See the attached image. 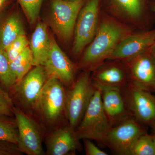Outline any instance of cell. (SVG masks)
<instances>
[{
    "label": "cell",
    "instance_id": "obj_9",
    "mask_svg": "<svg viewBox=\"0 0 155 155\" xmlns=\"http://www.w3.org/2000/svg\"><path fill=\"white\" fill-rule=\"evenodd\" d=\"M126 106L131 117L145 126L155 121V95L129 82L122 90Z\"/></svg>",
    "mask_w": 155,
    "mask_h": 155
},
{
    "label": "cell",
    "instance_id": "obj_10",
    "mask_svg": "<svg viewBox=\"0 0 155 155\" xmlns=\"http://www.w3.org/2000/svg\"><path fill=\"white\" fill-rule=\"evenodd\" d=\"M14 119L18 132L17 145L23 154L43 155L42 133L38 121L17 107L14 108Z\"/></svg>",
    "mask_w": 155,
    "mask_h": 155
},
{
    "label": "cell",
    "instance_id": "obj_28",
    "mask_svg": "<svg viewBox=\"0 0 155 155\" xmlns=\"http://www.w3.org/2000/svg\"><path fill=\"white\" fill-rule=\"evenodd\" d=\"M84 145L87 155H107V153L100 149L91 140L84 139Z\"/></svg>",
    "mask_w": 155,
    "mask_h": 155
},
{
    "label": "cell",
    "instance_id": "obj_22",
    "mask_svg": "<svg viewBox=\"0 0 155 155\" xmlns=\"http://www.w3.org/2000/svg\"><path fill=\"white\" fill-rule=\"evenodd\" d=\"M0 82L6 88L12 89L16 79L11 69L10 62L5 50L0 48Z\"/></svg>",
    "mask_w": 155,
    "mask_h": 155
},
{
    "label": "cell",
    "instance_id": "obj_13",
    "mask_svg": "<svg viewBox=\"0 0 155 155\" xmlns=\"http://www.w3.org/2000/svg\"><path fill=\"white\" fill-rule=\"evenodd\" d=\"M43 66L48 78L58 79L67 88L75 81L76 65L61 50L53 37L51 36L49 52Z\"/></svg>",
    "mask_w": 155,
    "mask_h": 155
},
{
    "label": "cell",
    "instance_id": "obj_4",
    "mask_svg": "<svg viewBox=\"0 0 155 155\" xmlns=\"http://www.w3.org/2000/svg\"><path fill=\"white\" fill-rule=\"evenodd\" d=\"M34 67L12 89L17 107L38 121L39 99L48 78L43 66Z\"/></svg>",
    "mask_w": 155,
    "mask_h": 155
},
{
    "label": "cell",
    "instance_id": "obj_2",
    "mask_svg": "<svg viewBox=\"0 0 155 155\" xmlns=\"http://www.w3.org/2000/svg\"><path fill=\"white\" fill-rule=\"evenodd\" d=\"M37 116L41 125L50 132L68 124L66 87L60 81L48 78L47 81L39 99Z\"/></svg>",
    "mask_w": 155,
    "mask_h": 155
},
{
    "label": "cell",
    "instance_id": "obj_26",
    "mask_svg": "<svg viewBox=\"0 0 155 155\" xmlns=\"http://www.w3.org/2000/svg\"><path fill=\"white\" fill-rule=\"evenodd\" d=\"M14 107L12 99L0 86V115L14 116Z\"/></svg>",
    "mask_w": 155,
    "mask_h": 155
},
{
    "label": "cell",
    "instance_id": "obj_32",
    "mask_svg": "<svg viewBox=\"0 0 155 155\" xmlns=\"http://www.w3.org/2000/svg\"><path fill=\"white\" fill-rule=\"evenodd\" d=\"M152 136L153 143L155 155V134L153 133L152 134Z\"/></svg>",
    "mask_w": 155,
    "mask_h": 155
},
{
    "label": "cell",
    "instance_id": "obj_19",
    "mask_svg": "<svg viewBox=\"0 0 155 155\" xmlns=\"http://www.w3.org/2000/svg\"><path fill=\"white\" fill-rule=\"evenodd\" d=\"M24 35L25 29L18 14L9 15L0 22V48L5 50L17 38Z\"/></svg>",
    "mask_w": 155,
    "mask_h": 155
},
{
    "label": "cell",
    "instance_id": "obj_6",
    "mask_svg": "<svg viewBox=\"0 0 155 155\" xmlns=\"http://www.w3.org/2000/svg\"><path fill=\"white\" fill-rule=\"evenodd\" d=\"M91 72L83 71L66 90V112L68 124L75 130L83 118L94 94V86Z\"/></svg>",
    "mask_w": 155,
    "mask_h": 155
},
{
    "label": "cell",
    "instance_id": "obj_29",
    "mask_svg": "<svg viewBox=\"0 0 155 155\" xmlns=\"http://www.w3.org/2000/svg\"><path fill=\"white\" fill-rule=\"evenodd\" d=\"M9 0H0V11L5 7Z\"/></svg>",
    "mask_w": 155,
    "mask_h": 155
},
{
    "label": "cell",
    "instance_id": "obj_1",
    "mask_svg": "<svg viewBox=\"0 0 155 155\" xmlns=\"http://www.w3.org/2000/svg\"><path fill=\"white\" fill-rule=\"evenodd\" d=\"M137 30L120 22L101 9L96 34L81 55L77 69L91 73L110 56L126 37Z\"/></svg>",
    "mask_w": 155,
    "mask_h": 155
},
{
    "label": "cell",
    "instance_id": "obj_11",
    "mask_svg": "<svg viewBox=\"0 0 155 155\" xmlns=\"http://www.w3.org/2000/svg\"><path fill=\"white\" fill-rule=\"evenodd\" d=\"M155 44L135 57L122 61L130 82L153 93H155Z\"/></svg>",
    "mask_w": 155,
    "mask_h": 155
},
{
    "label": "cell",
    "instance_id": "obj_21",
    "mask_svg": "<svg viewBox=\"0 0 155 155\" xmlns=\"http://www.w3.org/2000/svg\"><path fill=\"white\" fill-rule=\"evenodd\" d=\"M10 116L0 115V140L17 144L18 132L15 119Z\"/></svg>",
    "mask_w": 155,
    "mask_h": 155
},
{
    "label": "cell",
    "instance_id": "obj_31",
    "mask_svg": "<svg viewBox=\"0 0 155 155\" xmlns=\"http://www.w3.org/2000/svg\"><path fill=\"white\" fill-rule=\"evenodd\" d=\"M149 126L150 127L151 129L152 133L155 134V121L154 122H153L152 124H151L149 125Z\"/></svg>",
    "mask_w": 155,
    "mask_h": 155
},
{
    "label": "cell",
    "instance_id": "obj_15",
    "mask_svg": "<svg viewBox=\"0 0 155 155\" xmlns=\"http://www.w3.org/2000/svg\"><path fill=\"white\" fill-rule=\"evenodd\" d=\"M155 44V27L137 30L126 37L114 50L108 60L125 61L137 55Z\"/></svg>",
    "mask_w": 155,
    "mask_h": 155
},
{
    "label": "cell",
    "instance_id": "obj_12",
    "mask_svg": "<svg viewBox=\"0 0 155 155\" xmlns=\"http://www.w3.org/2000/svg\"><path fill=\"white\" fill-rule=\"evenodd\" d=\"M147 132L145 125L130 117L111 127L106 137L104 145L116 154L129 155L134 143Z\"/></svg>",
    "mask_w": 155,
    "mask_h": 155
},
{
    "label": "cell",
    "instance_id": "obj_18",
    "mask_svg": "<svg viewBox=\"0 0 155 155\" xmlns=\"http://www.w3.org/2000/svg\"><path fill=\"white\" fill-rule=\"evenodd\" d=\"M29 44L33 57V67L43 66L51 47V36L45 23L39 22L36 25Z\"/></svg>",
    "mask_w": 155,
    "mask_h": 155
},
{
    "label": "cell",
    "instance_id": "obj_3",
    "mask_svg": "<svg viewBox=\"0 0 155 155\" xmlns=\"http://www.w3.org/2000/svg\"><path fill=\"white\" fill-rule=\"evenodd\" d=\"M153 0H101L103 11L137 30L153 28L155 14L150 8Z\"/></svg>",
    "mask_w": 155,
    "mask_h": 155
},
{
    "label": "cell",
    "instance_id": "obj_17",
    "mask_svg": "<svg viewBox=\"0 0 155 155\" xmlns=\"http://www.w3.org/2000/svg\"><path fill=\"white\" fill-rule=\"evenodd\" d=\"M99 89L101 91L104 110L112 127L131 117L126 106L122 90L113 87Z\"/></svg>",
    "mask_w": 155,
    "mask_h": 155
},
{
    "label": "cell",
    "instance_id": "obj_27",
    "mask_svg": "<svg viewBox=\"0 0 155 155\" xmlns=\"http://www.w3.org/2000/svg\"><path fill=\"white\" fill-rule=\"evenodd\" d=\"M23 153L17 144L0 140V155H21Z\"/></svg>",
    "mask_w": 155,
    "mask_h": 155
},
{
    "label": "cell",
    "instance_id": "obj_8",
    "mask_svg": "<svg viewBox=\"0 0 155 155\" xmlns=\"http://www.w3.org/2000/svg\"><path fill=\"white\" fill-rule=\"evenodd\" d=\"M85 0H51L50 25L61 40L68 42L73 37L77 17Z\"/></svg>",
    "mask_w": 155,
    "mask_h": 155
},
{
    "label": "cell",
    "instance_id": "obj_24",
    "mask_svg": "<svg viewBox=\"0 0 155 155\" xmlns=\"http://www.w3.org/2000/svg\"><path fill=\"white\" fill-rule=\"evenodd\" d=\"M30 25L35 24L43 0H17Z\"/></svg>",
    "mask_w": 155,
    "mask_h": 155
},
{
    "label": "cell",
    "instance_id": "obj_20",
    "mask_svg": "<svg viewBox=\"0 0 155 155\" xmlns=\"http://www.w3.org/2000/svg\"><path fill=\"white\" fill-rule=\"evenodd\" d=\"M33 57L29 47L10 62L12 72L16 78V84L22 80L33 67Z\"/></svg>",
    "mask_w": 155,
    "mask_h": 155
},
{
    "label": "cell",
    "instance_id": "obj_25",
    "mask_svg": "<svg viewBox=\"0 0 155 155\" xmlns=\"http://www.w3.org/2000/svg\"><path fill=\"white\" fill-rule=\"evenodd\" d=\"M29 43L25 35H24L19 36L10 44L5 50L10 62L22 53L28 46Z\"/></svg>",
    "mask_w": 155,
    "mask_h": 155
},
{
    "label": "cell",
    "instance_id": "obj_34",
    "mask_svg": "<svg viewBox=\"0 0 155 155\" xmlns=\"http://www.w3.org/2000/svg\"><path fill=\"white\" fill-rule=\"evenodd\" d=\"M68 1H76V0H68Z\"/></svg>",
    "mask_w": 155,
    "mask_h": 155
},
{
    "label": "cell",
    "instance_id": "obj_16",
    "mask_svg": "<svg viewBox=\"0 0 155 155\" xmlns=\"http://www.w3.org/2000/svg\"><path fill=\"white\" fill-rule=\"evenodd\" d=\"M80 140L69 124L51 131L46 138L47 155H67L80 150Z\"/></svg>",
    "mask_w": 155,
    "mask_h": 155
},
{
    "label": "cell",
    "instance_id": "obj_7",
    "mask_svg": "<svg viewBox=\"0 0 155 155\" xmlns=\"http://www.w3.org/2000/svg\"><path fill=\"white\" fill-rule=\"evenodd\" d=\"M101 12V0H85L75 23L72 52L81 56L96 34Z\"/></svg>",
    "mask_w": 155,
    "mask_h": 155
},
{
    "label": "cell",
    "instance_id": "obj_5",
    "mask_svg": "<svg viewBox=\"0 0 155 155\" xmlns=\"http://www.w3.org/2000/svg\"><path fill=\"white\" fill-rule=\"evenodd\" d=\"M112 126L104 110L101 91L97 88L75 133L79 140H94L104 145Z\"/></svg>",
    "mask_w": 155,
    "mask_h": 155
},
{
    "label": "cell",
    "instance_id": "obj_23",
    "mask_svg": "<svg viewBox=\"0 0 155 155\" xmlns=\"http://www.w3.org/2000/svg\"><path fill=\"white\" fill-rule=\"evenodd\" d=\"M129 155H155L152 134L147 132L140 136L131 147Z\"/></svg>",
    "mask_w": 155,
    "mask_h": 155
},
{
    "label": "cell",
    "instance_id": "obj_14",
    "mask_svg": "<svg viewBox=\"0 0 155 155\" xmlns=\"http://www.w3.org/2000/svg\"><path fill=\"white\" fill-rule=\"evenodd\" d=\"M91 73L93 83L97 88L113 87L122 90L130 82L125 64L119 60H107Z\"/></svg>",
    "mask_w": 155,
    "mask_h": 155
},
{
    "label": "cell",
    "instance_id": "obj_30",
    "mask_svg": "<svg viewBox=\"0 0 155 155\" xmlns=\"http://www.w3.org/2000/svg\"><path fill=\"white\" fill-rule=\"evenodd\" d=\"M150 8L151 11L155 14V0H153L150 5Z\"/></svg>",
    "mask_w": 155,
    "mask_h": 155
},
{
    "label": "cell",
    "instance_id": "obj_33",
    "mask_svg": "<svg viewBox=\"0 0 155 155\" xmlns=\"http://www.w3.org/2000/svg\"><path fill=\"white\" fill-rule=\"evenodd\" d=\"M154 52H155V44L154 45Z\"/></svg>",
    "mask_w": 155,
    "mask_h": 155
}]
</instances>
